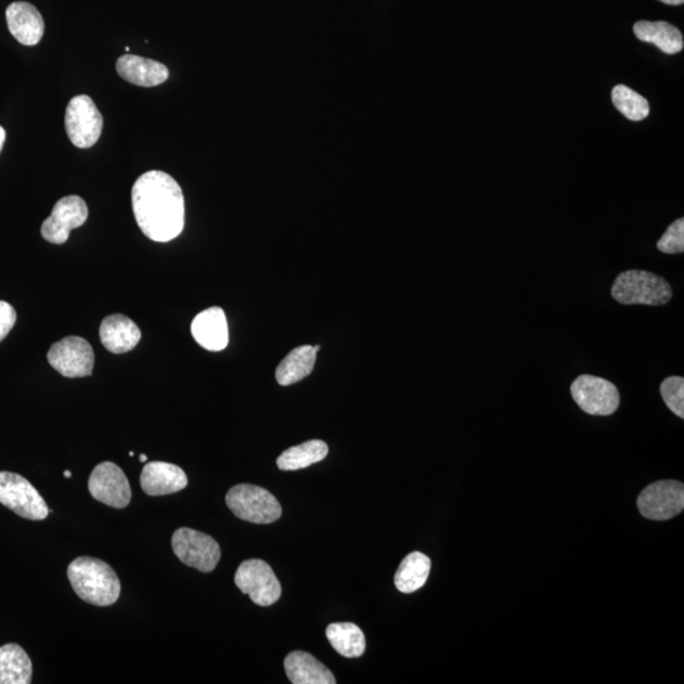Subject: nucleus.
I'll use <instances>...</instances> for the list:
<instances>
[{
  "mask_svg": "<svg viewBox=\"0 0 684 684\" xmlns=\"http://www.w3.org/2000/svg\"><path fill=\"white\" fill-rule=\"evenodd\" d=\"M134 218L144 235L156 243H168L182 234L185 203L182 188L167 172L152 170L132 188Z\"/></svg>",
  "mask_w": 684,
  "mask_h": 684,
  "instance_id": "nucleus-1",
  "label": "nucleus"
},
{
  "mask_svg": "<svg viewBox=\"0 0 684 684\" xmlns=\"http://www.w3.org/2000/svg\"><path fill=\"white\" fill-rule=\"evenodd\" d=\"M67 577L75 593L87 604L107 607L121 595V582L107 563L80 556L70 563Z\"/></svg>",
  "mask_w": 684,
  "mask_h": 684,
  "instance_id": "nucleus-2",
  "label": "nucleus"
},
{
  "mask_svg": "<svg viewBox=\"0 0 684 684\" xmlns=\"http://www.w3.org/2000/svg\"><path fill=\"white\" fill-rule=\"evenodd\" d=\"M611 295L621 305L658 307L667 305L673 292L664 278L645 270H627L616 278Z\"/></svg>",
  "mask_w": 684,
  "mask_h": 684,
  "instance_id": "nucleus-3",
  "label": "nucleus"
},
{
  "mask_svg": "<svg viewBox=\"0 0 684 684\" xmlns=\"http://www.w3.org/2000/svg\"><path fill=\"white\" fill-rule=\"evenodd\" d=\"M225 503L240 520L268 525L280 520L283 514L281 503L264 488L253 485L232 487Z\"/></svg>",
  "mask_w": 684,
  "mask_h": 684,
  "instance_id": "nucleus-4",
  "label": "nucleus"
},
{
  "mask_svg": "<svg viewBox=\"0 0 684 684\" xmlns=\"http://www.w3.org/2000/svg\"><path fill=\"white\" fill-rule=\"evenodd\" d=\"M0 503L27 520L42 521L50 514L39 491L16 473L0 472Z\"/></svg>",
  "mask_w": 684,
  "mask_h": 684,
  "instance_id": "nucleus-5",
  "label": "nucleus"
},
{
  "mask_svg": "<svg viewBox=\"0 0 684 684\" xmlns=\"http://www.w3.org/2000/svg\"><path fill=\"white\" fill-rule=\"evenodd\" d=\"M65 129L74 146L93 147L103 131V116L92 98L74 96L65 112Z\"/></svg>",
  "mask_w": 684,
  "mask_h": 684,
  "instance_id": "nucleus-6",
  "label": "nucleus"
},
{
  "mask_svg": "<svg viewBox=\"0 0 684 684\" xmlns=\"http://www.w3.org/2000/svg\"><path fill=\"white\" fill-rule=\"evenodd\" d=\"M171 546L179 560L202 573L215 570L221 559V547L214 538L190 528L178 529Z\"/></svg>",
  "mask_w": 684,
  "mask_h": 684,
  "instance_id": "nucleus-7",
  "label": "nucleus"
},
{
  "mask_svg": "<svg viewBox=\"0 0 684 684\" xmlns=\"http://www.w3.org/2000/svg\"><path fill=\"white\" fill-rule=\"evenodd\" d=\"M235 583L237 589L261 607L272 606L282 596V585L273 569L261 559H250L238 567Z\"/></svg>",
  "mask_w": 684,
  "mask_h": 684,
  "instance_id": "nucleus-8",
  "label": "nucleus"
},
{
  "mask_svg": "<svg viewBox=\"0 0 684 684\" xmlns=\"http://www.w3.org/2000/svg\"><path fill=\"white\" fill-rule=\"evenodd\" d=\"M570 393L576 403L589 415L610 416L619 410V389L614 383L595 375H580L570 387Z\"/></svg>",
  "mask_w": 684,
  "mask_h": 684,
  "instance_id": "nucleus-9",
  "label": "nucleus"
},
{
  "mask_svg": "<svg viewBox=\"0 0 684 684\" xmlns=\"http://www.w3.org/2000/svg\"><path fill=\"white\" fill-rule=\"evenodd\" d=\"M49 363L66 378H82L92 375L94 351L86 338L69 336L52 345Z\"/></svg>",
  "mask_w": 684,
  "mask_h": 684,
  "instance_id": "nucleus-10",
  "label": "nucleus"
},
{
  "mask_svg": "<svg viewBox=\"0 0 684 684\" xmlns=\"http://www.w3.org/2000/svg\"><path fill=\"white\" fill-rule=\"evenodd\" d=\"M637 507L648 520H671L684 508V486L679 480L653 483L638 495Z\"/></svg>",
  "mask_w": 684,
  "mask_h": 684,
  "instance_id": "nucleus-11",
  "label": "nucleus"
},
{
  "mask_svg": "<svg viewBox=\"0 0 684 684\" xmlns=\"http://www.w3.org/2000/svg\"><path fill=\"white\" fill-rule=\"evenodd\" d=\"M92 498L113 508L130 505L132 492L124 470L117 464L104 462L98 464L88 482Z\"/></svg>",
  "mask_w": 684,
  "mask_h": 684,
  "instance_id": "nucleus-12",
  "label": "nucleus"
},
{
  "mask_svg": "<svg viewBox=\"0 0 684 684\" xmlns=\"http://www.w3.org/2000/svg\"><path fill=\"white\" fill-rule=\"evenodd\" d=\"M88 215L85 199L78 195H67L56 203L51 216L43 221L41 235L51 244H65L70 232L87 222Z\"/></svg>",
  "mask_w": 684,
  "mask_h": 684,
  "instance_id": "nucleus-13",
  "label": "nucleus"
},
{
  "mask_svg": "<svg viewBox=\"0 0 684 684\" xmlns=\"http://www.w3.org/2000/svg\"><path fill=\"white\" fill-rule=\"evenodd\" d=\"M140 483L147 495L159 498L183 491L188 486V477L176 464L150 462L142 469Z\"/></svg>",
  "mask_w": 684,
  "mask_h": 684,
  "instance_id": "nucleus-14",
  "label": "nucleus"
},
{
  "mask_svg": "<svg viewBox=\"0 0 684 684\" xmlns=\"http://www.w3.org/2000/svg\"><path fill=\"white\" fill-rule=\"evenodd\" d=\"M192 335L203 349L221 351L229 345L228 319L220 307H210L192 322Z\"/></svg>",
  "mask_w": 684,
  "mask_h": 684,
  "instance_id": "nucleus-15",
  "label": "nucleus"
},
{
  "mask_svg": "<svg viewBox=\"0 0 684 684\" xmlns=\"http://www.w3.org/2000/svg\"><path fill=\"white\" fill-rule=\"evenodd\" d=\"M10 33L25 47H35L42 39L44 22L39 10L26 2L12 3L5 12Z\"/></svg>",
  "mask_w": 684,
  "mask_h": 684,
  "instance_id": "nucleus-16",
  "label": "nucleus"
},
{
  "mask_svg": "<svg viewBox=\"0 0 684 684\" xmlns=\"http://www.w3.org/2000/svg\"><path fill=\"white\" fill-rule=\"evenodd\" d=\"M103 347L113 354H125L138 347L141 331L137 323L124 314H111L100 328Z\"/></svg>",
  "mask_w": 684,
  "mask_h": 684,
  "instance_id": "nucleus-17",
  "label": "nucleus"
},
{
  "mask_svg": "<svg viewBox=\"0 0 684 684\" xmlns=\"http://www.w3.org/2000/svg\"><path fill=\"white\" fill-rule=\"evenodd\" d=\"M116 69L119 77L138 87H157L169 78V69L167 66L155 62V60L137 55H124L119 57Z\"/></svg>",
  "mask_w": 684,
  "mask_h": 684,
  "instance_id": "nucleus-18",
  "label": "nucleus"
},
{
  "mask_svg": "<svg viewBox=\"0 0 684 684\" xmlns=\"http://www.w3.org/2000/svg\"><path fill=\"white\" fill-rule=\"evenodd\" d=\"M285 672L293 684H335L336 680L326 668L306 651H292L284 660Z\"/></svg>",
  "mask_w": 684,
  "mask_h": 684,
  "instance_id": "nucleus-19",
  "label": "nucleus"
},
{
  "mask_svg": "<svg viewBox=\"0 0 684 684\" xmlns=\"http://www.w3.org/2000/svg\"><path fill=\"white\" fill-rule=\"evenodd\" d=\"M634 33L637 40L656 44L667 55L680 54L683 50V36L680 29L668 22H636Z\"/></svg>",
  "mask_w": 684,
  "mask_h": 684,
  "instance_id": "nucleus-20",
  "label": "nucleus"
},
{
  "mask_svg": "<svg viewBox=\"0 0 684 684\" xmlns=\"http://www.w3.org/2000/svg\"><path fill=\"white\" fill-rule=\"evenodd\" d=\"M33 680V661L17 644L0 648V684H28Z\"/></svg>",
  "mask_w": 684,
  "mask_h": 684,
  "instance_id": "nucleus-21",
  "label": "nucleus"
},
{
  "mask_svg": "<svg viewBox=\"0 0 684 684\" xmlns=\"http://www.w3.org/2000/svg\"><path fill=\"white\" fill-rule=\"evenodd\" d=\"M318 351L311 345H304L292 350L278 365L275 378L281 386L287 387L305 379L313 372Z\"/></svg>",
  "mask_w": 684,
  "mask_h": 684,
  "instance_id": "nucleus-22",
  "label": "nucleus"
},
{
  "mask_svg": "<svg viewBox=\"0 0 684 684\" xmlns=\"http://www.w3.org/2000/svg\"><path fill=\"white\" fill-rule=\"evenodd\" d=\"M431 570V560L423 553L405 556L395 576V584L402 593H413L423 589Z\"/></svg>",
  "mask_w": 684,
  "mask_h": 684,
  "instance_id": "nucleus-23",
  "label": "nucleus"
},
{
  "mask_svg": "<svg viewBox=\"0 0 684 684\" xmlns=\"http://www.w3.org/2000/svg\"><path fill=\"white\" fill-rule=\"evenodd\" d=\"M326 636L333 648L345 658H359L365 653V636L356 623H331Z\"/></svg>",
  "mask_w": 684,
  "mask_h": 684,
  "instance_id": "nucleus-24",
  "label": "nucleus"
},
{
  "mask_svg": "<svg viewBox=\"0 0 684 684\" xmlns=\"http://www.w3.org/2000/svg\"><path fill=\"white\" fill-rule=\"evenodd\" d=\"M328 454V447L325 441L310 440L300 446L285 450L278 457V468L281 470H299L311 467V465L322 462Z\"/></svg>",
  "mask_w": 684,
  "mask_h": 684,
  "instance_id": "nucleus-25",
  "label": "nucleus"
},
{
  "mask_svg": "<svg viewBox=\"0 0 684 684\" xmlns=\"http://www.w3.org/2000/svg\"><path fill=\"white\" fill-rule=\"evenodd\" d=\"M615 107L630 121H643L649 116L650 107L644 96L627 86H616L612 89Z\"/></svg>",
  "mask_w": 684,
  "mask_h": 684,
  "instance_id": "nucleus-26",
  "label": "nucleus"
},
{
  "mask_svg": "<svg viewBox=\"0 0 684 684\" xmlns=\"http://www.w3.org/2000/svg\"><path fill=\"white\" fill-rule=\"evenodd\" d=\"M660 395L674 415L684 418V379L669 377L661 383Z\"/></svg>",
  "mask_w": 684,
  "mask_h": 684,
  "instance_id": "nucleus-27",
  "label": "nucleus"
},
{
  "mask_svg": "<svg viewBox=\"0 0 684 684\" xmlns=\"http://www.w3.org/2000/svg\"><path fill=\"white\" fill-rule=\"evenodd\" d=\"M659 251L664 254H682L684 251V220L679 218L666 231V234L659 238L657 244Z\"/></svg>",
  "mask_w": 684,
  "mask_h": 684,
  "instance_id": "nucleus-28",
  "label": "nucleus"
},
{
  "mask_svg": "<svg viewBox=\"0 0 684 684\" xmlns=\"http://www.w3.org/2000/svg\"><path fill=\"white\" fill-rule=\"evenodd\" d=\"M17 313L16 310L4 300H0V343L4 340L11 333V330L16 325Z\"/></svg>",
  "mask_w": 684,
  "mask_h": 684,
  "instance_id": "nucleus-29",
  "label": "nucleus"
},
{
  "mask_svg": "<svg viewBox=\"0 0 684 684\" xmlns=\"http://www.w3.org/2000/svg\"><path fill=\"white\" fill-rule=\"evenodd\" d=\"M5 142V130L2 126H0V152H2L3 145Z\"/></svg>",
  "mask_w": 684,
  "mask_h": 684,
  "instance_id": "nucleus-30",
  "label": "nucleus"
},
{
  "mask_svg": "<svg viewBox=\"0 0 684 684\" xmlns=\"http://www.w3.org/2000/svg\"><path fill=\"white\" fill-rule=\"evenodd\" d=\"M660 2L668 5H681L683 4L684 0H660Z\"/></svg>",
  "mask_w": 684,
  "mask_h": 684,
  "instance_id": "nucleus-31",
  "label": "nucleus"
},
{
  "mask_svg": "<svg viewBox=\"0 0 684 684\" xmlns=\"http://www.w3.org/2000/svg\"><path fill=\"white\" fill-rule=\"evenodd\" d=\"M141 463H146L147 462V456L145 454H141L139 457Z\"/></svg>",
  "mask_w": 684,
  "mask_h": 684,
  "instance_id": "nucleus-32",
  "label": "nucleus"
},
{
  "mask_svg": "<svg viewBox=\"0 0 684 684\" xmlns=\"http://www.w3.org/2000/svg\"><path fill=\"white\" fill-rule=\"evenodd\" d=\"M64 476H65L66 478H72V472H70V470H65V472H64Z\"/></svg>",
  "mask_w": 684,
  "mask_h": 684,
  "instance_id": "nucleus-33",
  "label": "nucleus"
}]
</instances>
